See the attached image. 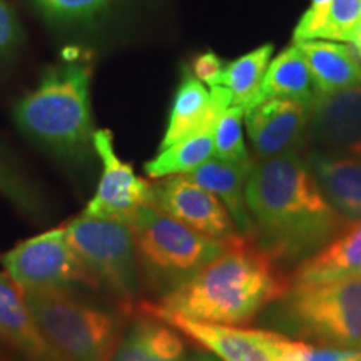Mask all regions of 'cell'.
Here are the masks:
<instances>
[{
	"instance_id": "obj_1",
	"label": "cell",
	"mask_w": 361,
	"mask_h": 361,
	"mask_svg": "<svg viewBox=\"0 0 361 361\" xmlns=\"http://www.w3.org/2000/svg\"><path fill=\"white\" fill-rule=\"evenodd\" d=\"M252 241L276 263H301L348 224L300 151L256 159L246 180Z\"/></svg>"
},
{
	"instance_id": "obj_2",
	"label": "cell",
	"mask_w": 361,
	"mask_h": 361,
	"mask_svg": "<svg viewBox=\"0 0 361 361\" xmlns=\"http://www.w3.org/2000/svg\"><path fill=\"white\" fill-rule=\"evenodd\" d=\"M290 286L276 261L243 236L157 305L197 322L239 326L281 300Z\"/></svg>"
},
{
	"instance_id": "obj_3",
	"label": "cell",
	"mask_w": 361,
	"mask_h": 361,
	"mask_svg": "<svg viewBox=\"0 0 361 361\" xmlns=\"http://www.w3.org/2000/svg\"><path fill=\"white\" fill-rule=\"evenodd\" d=\"M90 82L92 64L87 59L64 57L17 104V128L59 159L72 164L87 162L96 154Z\"/></svg>"
},
{
	"instance_id": "obj_4",
	"label": "cell",
	"mask_w": 361,
	"mask_h": 361,
	"mask_svg": "<svg viewBox=\"0 0 361 361\" xmlns=\"http://www.w3.org/2000/svg\"><path fill=\"white\" fill-rule=\"evenodd\" d=\"M54 361H109L123 338V319L64 288L24 290Z\"/></svg>"
},
{
	"instance_id": "obj_5",
	"label": "cell",
	"mask_w": 361,
	"mask_h": 361,
	"mask_svg": "<svg viewBox=\"0 0 361 361\" xmlns=\"http://www.w3.org/2000/svg\"><path fill=\"white\" fill-rule=\"evenodd\" d=\"M130 228L137 246L141 276L162 296L219 258L234 243L194 231L151 204L139 207Z\"/></svg>"
},
{
	"instance_id": "obj_6",
	"label": "cell",
	"mask_w": 361,
	"mask_h": 361,
	"mask_svg": "<svg viewBox=\"0 0 361 361\" xmlns=\"http://www.w3.org/2000/svg\"><path fill=\"white\" fill-rule=\"evenodd\" d=\"M278 306L284 331L322 345L361 350V276L290 286Z\"/></svg>"
},
{
	"instance_id": "obj_7",
	"label": "cell",
	"mask_w": 361,
	"mask_h": 361,
	"mask_svg": "<svg viewBox=\"0 0 361 361\" xmlns=\"http://www.w3.org/2000/svg\"><path fill=\"white\" fill-rule=\"evenodd\" d=\"M67 241L101 286L124 303L141 290V266L129 223L84 214L66 226Z\"/></svg>"
},
{
	"instance_id": "obj_8",
	"label": "cell",
	"mask_w": 361,
	"mask_h": 361,
	"mask_svg": "<svg viewBox=\"0 0 361 361\" xmlns=\"http://www.w3.org/2000/svg\"><path fill=\"white\" fill-rule=\"evenodd\" d=\"M0 264L22 290L101 286L67 241L66 226L19 243L0 255Z\"/></svg>"
},
{
	"instance_id": "obj_9",
	"label": "cell",
	"mask_w": 361,
	"mask_h": 361,
	"mask_svg": "<svg viewBox=\"0 0 361 361\" xmlns=\"http://www.w3.org/2000/svg\"><path fill=\"white\" fill-rule=\"evenodd\" d=\"M135 308L169 324L184 338L209 351L219 361H278L284 341L288 340L286 336L264 329L197 322L166 311L151 301H141Z\"/></svg>"
},
{
	"instance_id": "obj_10",
	"label": "cell",
	"mask_w": 361,
	"mask_h": 361,
	"mask_svg": "<svg viewBox=\"0 0 361 361\" xmlns=\"http://www.w3.org/2000/svg\"><path fill=\"white\" fill-rule=\"evenodd\" d=\"M94 149L102 164V173L97 191L89 201L84 214L130 224L139 207L149 204L151 184L139 178L128 162L117 157L111 130H96Z\"/></svg>"
},
{
	"instance_id": "obj_11",
	"label": "cell",
	"mask_w": 361,
	"mask_h": 361,
	"mask_svg": "<svg viewBox=\"0 0 361 361\" xmlns=\"http://www.w3.org/2000/svg\"><path fill=\"white\" fill-rule=\"evenodd\" d=\"M149 204L173 216L194 231L219 241L229 243L243 238L223 202L183 176H173L151 184Z\"/></svg>"
},
{
	"instance_id": "obj_12",
	"label": "cell",
	"mask_w": 361,
	"mask_h": 361,
	"mask_svg": "<svg viewBox=\"0 0 361 361\" xmlns=\"http://www.w3.org/2000/svg\"><path fill=\"white\" fill-rule=\"evenodd\" d=\"M308 141L314 151L361 157V85L318 92L310 107Z\"/></svg>"
},
{
	"instance_id": "obj_13",
	"label": "cell",
	"mask_w": 361,
	"mask_h": 361,
	"mask_svg": "<svg viewBox=\"0 0 361 361\" xmlns=\"http://www.w3.org/2000/svg\"><path fill=\"white\" fill-rule=\"evenodd\" d=\"M245 126L256 159L300 151L308 141L310 106L290 99H269L245 111Z\"/></svg>"
},
{
	"instance_id": "obj_14",
	"label": "cell",
	"mask_w": 361,
	"mask_h": 361,
	"mask_svg": "<svg viewBox=\"0 0 361 361\" xmlns=\"http://www.w3.org/2000/svg\"><path fill=\"white\" fill-rule=\"evenodd\" d=\"M361 276V219L348 223L322 250L298 264L291 286H314Z\"/></svg>"
},
{
	"instance_id": "obj_15",
	"label": "cell",
	"mask_w": 361,
	"mask_h": 361,
	"mask_svg": "<svg viewBox=\"0 0 361 361\" xmlns=\"http://www.w3.org/2000/svg\"><path fill=\"white\" fill-rule=\"evenodd\" d=\"M311 171L331 206L348 223L361 219V157L310 149Z\"/></svg>"
},
{
	"instance_id": "obj_16",
	"label": "cell",
	"mask_w": 361,
	"mask_h": 361,
	"mask_svg": "<svg viewBox=\"0 0 361 361\" xmlns=\"http://www.w3.org/2000/svg\"><path fill=\"white\" fill-rule=\"evenodd\" d=\"M109 361H186V346L174 328L137 310Z\"/></svg>"
},
{
	"instance_id": "obj_17",
	"label": "cell",
	"mask_w": 361,
	"mask_h": 361,
	"mask_svg": "<svg viewBox=\"0 0 361 361\" xmlns=\"http://www.w3.org/2000/svg\"><path fill=\"white\" fill-rule=\"evenodd\" d=\"M0 338L30 361H54L27 305L24 290L6 271L0 273Z\"/></svg>"
},
{
	"instance_id": "obj_18",
	"label": "cell",
	"mask_w": 361,
	"mask_h": 361,
	"mask_svg": "<svg viewBox=\"0 0 361 361\" xmlns=\"http://www.w3.org/2000/svg\"><path fill=\"white\" fill-rule=\"evenodd\" d=\"M252 168H238V166L226 164L211 157L191 173L184 174L191 183L214 194L223 202L228 213L236 223L239 233L245 238H252L255 224H252L250 209L246 204V180Z\"/></svg>"
},
{
	"instance_id": "obj_19",
	"label": "cell",
	"mask_w": 361,
	"mask_h": 361,
	"mask_svg": "<svg viewBox=\"0 0 361 361\" xmlns=\"http://www.w3.org/2000/svg\"><path fill=\"white\" fill-rule=\"evenodd\" d=\"M316 96L318 89L306 64V59L298 45L293 44L269 62L258 92L245 107V111L269 99H290L311 107Z\"/></svg>"
},
{
	"instance_id": "obj_20",
	"label": "cell",
	"mask_w": 361,
	"mask_h": 361,
	"mask_svg": "<svg viewBox=\"0 0 361 361\" xmlns=\"http://www.w3.org/2000/svg\"><path fill=\"white\" fill-rule=\"evenodd\" d=\"M295 44L306 59L318 92L329 94L361 85V62L348 45L331 40Z\"/></svg>"
},
{
	"instance_id": "obj_21",
	"label": "cell",
	"mask_w": 361,
	"mask_h": 361,
	"mask_svg": "<svg viewBox=\"0 0 361 361\" xmlns=\"http://www.w3.org/2000/svg\"><path fill=\"white\" fill-rule=\"evenodd\" d=\"M214 156V126H207L173 146L161 149L159 154L146 162L144 171L152 179L184 176Z\"/></svg>"
},
{
	"instance_id": "obj_22",
	"label": "cell",
	"mask_w": 361,
	"mask_h": 361,
	"mask_svg": "<svg viewBox=\"0 0 361 361\" xmlns=\"http://www.w3.org/2000/svg\"><path fill=\"white\" fill-rule=\"evenodd\" d=\"M273 52V44H264L226 64L221 85L231 94L233 106H241L245 109L255 97L268 71Z\"/></svg>"
},
{
	"instance_id": "obj_23",
	"label": "cell",
	"mask_w": 361,
	"mask_h": 361,
	"mask_svg": "<svg viewBox=\"0 0 361 361\" xmlns=\"http://www.w3.org/2000/svg\"><path fill=\"white\" fill-rule=\"evenodd\" d=\"M243 123H245V109L241 106L228 107L218 117V123L214 126L213 157L238 168H252L255 159L245 142Z\"/></svg>"
},
{
	"instance_id": "obj_24",
	"label": "cell",
	"mask_w": 361,
	"mask_h": 361,
	"mask_svg": "<svg viewBox=\"0 0 361 361\" xmlns=\"http://www.w3.org/2000/svg\"><path fill=\"white\" fill-rule=\"evenodd\" d=\"M119 0H34L49 24L61 27L90 25L102 19Z\"/></svg>"
},
{
	"instance_id": "obj_25",
	"label": "cell",
	"mask_w": 361,
	"mask_h": 361,
	"mask_svg": "<svg viewBox=\"0 0 361 361\" xmlns=\"http://www.w3.org/2000/svg\"><path fill=\"white\" fill-rule=\"evenodd\" d=\"M361 24V0H331L316 40L351 42Z\"/></svg>"
},
{
	"instance_id": "obj_26",
	"label": "cell",
	"mask_w": 361,
	"mask_h": 361,
	"mask_svg": "<svg viewBox=\"0 0 361 361\" xmlns=\"http://www.w3.org/2000/svg\"><path fill=\"white\" fill-rule=\"evenodd\" d=\"M278 361H361V350L286 340Z\"/></svg>"
},
{
	"instance_id": "obj_27",
	"label": "cell",
	"mask_w": 361,
	"mask_h": 361,
	"mask_svg": "<svg viewBox=\"0 0 361 361\" xmlns=\"http://www.w3.org/2000/svg\"><path fill=\"white\" fill-rule=\"evenodd\" d=\"M0 194L30 213L39 209V200L34 194V189L22 178L19 171L13 168L12 162L2 154V151H0Z\"/></svg>"
},
{
	"instance_id": "obj_28",
	"label": "cell",
	"mask_w": 361,
	"mask_h": 361,
	"mask_svg": "<svg viewBox=\"0 0 361 361\" xmlns=\"http://www.w3.org/2000/svg\"><path fill=\"white\" fill-rule=\"evenodd\" d=\"M24 40L20 20L6 0H0V59L11 57Z\"/></svg>"
},
{
	"instance_id": "obj_29",
	"label": "cell",
	"mask_w": 361,
	"mask_h": 361,
	"mask_svg": "<svg viewBox=\"0 0 361 361\" xmlns=\"http://www.w3.org/2000/svg\"><path fill=\"white\" fill-rule=\"evenodd\" d=\"M331 6V0H311V6L301 20L298 22L295 34V42H301V40H316L318 39L319 30L326 19L328 8Z\"/></svg>"
},
{
	"instance_id": "obj_30",
	"label": "cell",
	"mask_w": 361,
	"mask_h": 361,
	"mask_svg": "<svg viewBox=\"0 0 361 361\" xmlns=\"http://www.w3.org/2000/svg\"><path fill=\"white\" fill-rule=\"evenodd\" d=\"M226 64L214 52H202L200 56L194 57L191 64V74L197 80H201L206 87H216L221 85Z\"/></svg>"
},
{
	"instance_id": "obj_31",
	"label": "cell",
	"mask_w": 361,
	"mask_h": 361,
	"mask_svg": "<svg viewBox=\"0 0 361 361\" xmlns=\"http://www.w3.org/2000/svg\"><path fill=\"white\" fill-rule=\"evenodd\" d=\"M350 47H351V51H353L355 56L358 57V61L361 62V24L358 27V30H356L353 40L350 42Z\"/></svg>"
},
{
	"instance_id": "obj_32",
	"label": "cell",
	"mask_w": 361,
	"mask_h": 361,
	"mask_svg": "<svg viewBox=\"0 0 361 361\" xmlns=\"http://www.w3.org/2000/svg\"><path fill=\"white\" fill-rule=\"evenodd\" d=\"M186 361H219L218 358H214V356L211 355H194L191 358H188Z\"/></svg>"
},
{
	"instance_id": "obj_33",
	"label": "cell",
	"mask_w": 361,
	"mask_h": 361,
	"mask_svg": "<svg viewBox=\"0 0 361 361\" xmlns=\"http://www.w3.org/2000/svg\"><path fill=\"white\" fill-rule=\"evenodd\" d=\"M0 361H8V360L6 358V355L2 353V351H0Z\"/></svg>"
}]
</instances>
